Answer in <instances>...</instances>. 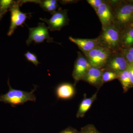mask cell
Listing matches in <instances>:
<instances>
[{"mask_svg":"<svg viewBox=\"0 0 133 133\" xmlns=\"http://www.w3.org/2000/svg\"><path fill=\"white\" fill-rule=\"evenodd\" d=\"M78 56L74 63L72 76L74 81V85L79 81H83L88 70L91 67L90 63L79 52H77Z\"/></svg>","mask_w":133,"mask_h":133,"instance_id":"obj_9","label":"cell"},{"mask_svg":"<svg viewBox=\"0 0 133 133\" xmlns=\"http://www.w3.org/2000/svg\"><path fill=\"white\" fill-rule=\"evenodd\" d=\"M131 23H133V16L132 19V22H131Z\"/></svg>","mask_w":133,"mask_h":133,"instance_id":"obj_27","label":"cell"},{"mask_svg":"<svg viewBox=\"0 0 133 133\" xmlns=\"http://www.w3.org/2000/svg\"><path fill=\"white\" fill-rule=\"evenodd\" d=\"M87 2L91 6L95 11L101 4L104 2L103 0H87Z\"/></svg>","mask_w":133,"mask_h":133,"instance_id":"obj_23","label":"cell"},{"mask_svg":"<svg viewBox=\"0 0 133 133\" xmlns=\"http://www.w3.org/2000/svg\"><path fill=\"white\" fill-rule=\"evenodd\" d=\"M41 21L46 23L51 31H59L62 28L69 24V19L67 10L59 9L52 15L50 19L40 18Z\"/></svg>","mask_w":133,"mask_h":133,"instance_id":"obj_6","label":"cell"},{"mask_svg":"<svg viewBox=\"0 0 133 133\" xmlns=\"http://www.w3.org/2000/svg\"><path fill=\"white\" fill-rule=\"evenodd\" d=\"M15 1L12 0H0V12L6 14Z\"/></svg>","mask_w":133,"mask_h":133,"instance_id":"obj_19","label":"cell"},{"mask_svg":"<svg viewBox=\"0 0 133 133\" xmlns=\"http://www.w3.org/2000/svg\"><path fill=\"white\" fill-rule=\"evenodd\" d=\"M58 98L63 100L70 99L74 97L76 93L74 85L69 83H63L57 87L56 90Z\"/></svg>","mask_w":133,"mask_h":133,"instance_id":"obj_14","label":"cell"},{"mask_svg":"<svg viewBox=\"0 0 133 133\" xmlns=\"http://www.w3.org/2000/svg\"><path fill=\"white\" fill-rule=\"evenodd\" d=\"M104 69L102 75V81L104 83L110 82L114 79H118V75L117 73L109 70Z\"/></svg>","mask_w":133,"mask_h":133,"instance_id":"obj_18","label":"cell"},{"mask_svg":"<svg viewBox=\"0 0 133 133\" xmlns=\"http://www.w3.org/2000/svg\"><path fill=\"white\" fill-rule=\"evenodd\" d=\"M69 39L72 42L76 44L84 54L101 45L98 37L94 39H84L70 36Z\"/></svg>","mask_w":133,"mask_h":133,"instance_id":"obj_12","label":"cell"},{"mask_svg":"<svg viewBox=\"0 0 133 133\" xmlns=\"http://www.w3.org/2000/svg\"><path fill=\"white\" fill-rule=\"evenodd\" d=\"M128 65L120 49L112 52L104 68L118 74L127 70Z\"/></svg>","mask_w":133,"mask_h":133,"instance_id":"obj_8","label":"cell"},{"mask_svg":"<svg viewBox=\"0 0 133 133\" xmlns=\"http://www.w3.org/2000/svg\"><path fill=\"white\" fill-rule=\"evenodd\" d=\"M80 133H104L100 132L95 125L92 124H88L82 127Z\"/></svg>","mask_w":133,"mask_h":133,"instance_id":"obj_21","label":"cell"},{"mask_svg":"<svg viewBox=\"0 0 133 133\" xmlns=\"http://www.w3.org/2000/svg\"><path fill=\"white\" fill-rule=\"evenodd\" d=\"M95 12L101 22L102 29L113 24L112 8L110 2L104 1Z\"/></svg>","mask_w":133,"mask_h":133,"instance_id":"obj_10","label":"cell"},{"mask_svg":"<svg viewBox=\"0 0 133 133\" xmlns=\"http://www.w3.org/2000/svg\"><path fill=\"white\" fill-rule=\"evenodd\" d=\"M120 36L121 30L112 24L102 29V32L98 37L101 46L114 52L121 49Z\"/></svg>","mask_w":133,"mask_h":133,"instance_id":"obj_3","label":"cell"},{"mask_svg":"<svg viewBox=\"0 0 133 133\" xmlns=\"http://www.w3.org/2000/svg\"><path fill=\"white\" fill-rule=\"evenodd\" d=\"M122 52L129 65H133V47L121 49Z\"/></svg>","mask_w":133,"mask_h":133,"instance_id":"obj_20","label":"cell"},{"mask_svg":"<svg viewBox=\"0 0 133 133\" xmlns=\"http://www.w3.org/2000/svg\"><path fill=\"white\" fill-rule=\"evenodd\" d=\"M29 37L26 41L28 46L33 42L36 44L42 43L45 40L48 43H56L50 36L49 29L44 23H38L37 27L29 28Z\"/></svg>","mask_w":133,"mask_h":133,"instance_id":"obj_5","label":"cell"},{"mask_svg":"<svg viewBox=\"0 0 133 133\" xmlns=\"http://www.w3.org/2000/svg\"><path fill=\"white\" fill-rule=\"evenodd\" d=\"M21 6L20 1H16L9 11L11 14V20L8 35L10 36L14 33L17 27L22 26L24 24L28 17L26 13L22 12L20 9Z\"/></svg>","mask_w":133,"mask_h":133,"instance_id":"obj_7","label":"cell"},{"mask_svg":"<svg viewBox=\"0 0 133 133\" xmlns=\"http://www.w3.org/2000/svg\"><path fill=\"white\" fill-rule=\"evenodd\" d=\"M118 75L117 79H118L121 84L124 93L127 92L130 88H133L129 76L127 69L124 71L120 72L118 74Z\"/></svg>","mask_w":133,"mask_h":133,"instance_id":"obj_17","label":"cell"},{"mask_svg":"<svg viewBox=\"0 0 133 133\" xmlns=\"http://www.w3.org/2000/svg\"><path fill=\"white\" fill-rule=\"evenodd\" d=\"M26 59L29 62H31L36 66H37L40 63L37 59V57L35 54L30 51H27L24 55Z\"/></svg>","mask_w":133,"mask_h":133,"instance_id":"obj_22","label":"cell"},{"mask_svg":"<svg viewBox=\"0 0 133 133\" xmlns=\"http://www.w3.org/2000/svg\"><path fill=\"white\" fill-rule=\"evenodd\" d=\"M59 133H80V131L71 127H69Z\"/></svg>","mask_w":133,"mask_h":133,"instance_id":"obj_24","label":"cell"},{"mask_svg":"<svg viewBox=\"0 0 133 133\" xmlns=\"http://www.w3.org/2000/svg\"><path fill=\"white\" fill-rule=\"evenodd\" d=\"M26 2H31L38 4L43 10L49 12L52 15L56 11L58 7L57 1L56 0L21 1L22 5Z\"/></svg>","mask_w":133,"mask_h":133,"instance_id":"obj_16","label":"cell"},{"mask_svg":"<svg viewBox=\"0 0 133 133\" xmlns=\"http://www.w3.org/2000/svg\"><path fill=\"white\" fill-rule=\"evenodd\" d=\"M127 69L129 79L133 87V65H129Z\"/></svg>","mask_w":133,"mask_h":133,"instance_id":"obj_25","label":"cell"},{"mask_svg":"<svg viewBox=\"0 0 133 133\" xmlns=\"http://www.w3.org/2000/svg\"><path fill=\"white\" fill-rule=\"evenodd\" d=\"M8 84L9 90L5 94L0 95V102L9 104L13 107L22 104L28 101L35 102L36 97L34 92L36 87L30 92H28L13 89L10 84L9 79Z\"/></svg>","mask_w":133,"mask_h":133,"instance_id":"obj_2","label":"cell"},{"mask_svg":"<svg viewBox=\"0 0 133 133\" xmlns=\"http://www.w3.org/2000/svg\"><path fill=\"white\" fill-rule=\"evenodd\" d=\"M133 47V23L129 24L121 30L120 48L125 49Z\"/></svg>","mask_w":133,"mask_h":133,"instance_id":"obj_13","label":"cell"},{"mask_svg":"<svg viewBox=\"0 0 133 133\" xmlns=\"http://www.w3.org/2000/svg\"><path fill=\"white\" fill-rule=\"evenodd\" d=\"M112 8L113 24L121 30L132 22L133 1L110 2Z\"/></svg>","mask_w":133,"mask_h":133,"instance_id":"obj_1","label":"cell"},{"mask_svg":"<svg viewBox=\"0 0 133 133\" xmlns=\"http://www.w3.org/2000/svg\"><path fill=\"white\" fill-rule=\"evenodd\" d=\"M104 69L92 66L88 70L83 81L99 90L103 85L102 75Z\"/></svg>","mask_w":133,"mask_h":133,"instance_id":"obj_11","label":"cell"},{"mask_svg":"<svg viewBox=\"0 0 133 133\" xmlns=\"http://www.w3.org/2000/svg\"><path fill=\"white\" fill-rule=\"evenodd\" d=\"M5 14H4V13L0 12V20H1V19H2L3 17V16Z\"/></svg>","mask_w":133,"mask_h":133,"instance_id":"obj_26","label":"cell"},{"mask_svg":"<svg viewBox=\"0 0 133 133\" xmlns=\"http://www.w3.org/2000/svg\"><path fill=\"white\" fill-rule=\"evenodd\" d=\"M98 91H97L90 98L87 97L86 94L84 95V98L81 101L76 114L77 118H83L89 109H90L94 102L97 99Z\"/></svg>","mask_w":133,"mask_h":133,"instance_id":"obj_15","label":"cell"},{"mask_svg":"<svg viewBox=\"0 0 133 133\" xmlns=\"http://www.w3.org/2000/svg\"><path fill=\"white\" fill-rule=\"evenodd\" d=\"M112 52L109 49L100 45L84 55L91 66L103 69Z\"/></svg>","mask_w":133,"mask_h":133,"instance_id":"obj_4","label":"cell"}]
</instances>
